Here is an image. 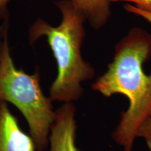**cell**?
Segmentation results:
<instances>
[{"mask_svg": "<svg viewBox=\"0 0 151 151\" xmlns=\"http://www.w3.org/2000/svg\"><path fill=\"white\" fill-rule=\"evenodd\" d=\"M7 27L6 24L0 58V101L13 104L20 110L29 126L36 150L43 151L49 144L56 111L53 110L51 99L41 90L39 71L28 74L15 66L9 46Z\"/></svg>", "mask_w": 151, "mask_h": 151, "instance_id": "cell-3", "label": "cell"}, {"mask_svg": "<svg viewBox=\"0 0 151 151\" xmlns=\"http://www.w3.org/2000/svg\"><path fill=\"white\" fill-rule=\"evenodd\" d=\"M124 9L127 12L141 17V18H143L145 20H146L147 22L151 24V14H150V13L141 10V9L137 8L134 6L132 4L124 5Z\"/></svg>", "mask_w": 151, "mask_h": 151, "instance_id": "cell-9", "label": "cell"}, {"mask_svg": "<svg viewBox=\"0 0 151 151\" xmlns=\"http://www.w3.org/2000/svg\"><path fill=\"white\" fill-rule=\"evenodd\" d=\"M0 151H37L30 135L20 129L7 102L0 101Z\"/></svg>", "mask_w": 151, "mask_h": 151, "instance_id": "cell-5", "label": "cell"}, {"mask_svg": "<svg viewBox=\"0 0 151 151\" xmlns=\"http://www.w3.org/2000/svg\"><path fill=\"white\" fill-rule=\"evenodd\" d=\"M10 0H0V17L6 16L7 4Z\"/></svg>", "mask_w": 151, "mask_h": 151, "instance_id": "cell-10", "label": "cell"}, {"mask_svg": "<svg viewBox=\"0 0 151 151\" xmlns=\"http://www.w3.org/2000/svg\"><path fill=\"white\" fill-rule=\"evenodd\" d=\"M94 29L102 28L111 16L109 0H71Z\"/></svg>", "mask_w": 151, "mask_h": 151, "instance_id": "cell-6", "label": "cell"}, {"mask_svg": "<svg viewBox=\"0 0 151 151\" xmlns=\"http://www.w3.org/2000/svg\"><path fill=\"white\" fill-rule=\"evenodd\" d=\"M55 4L62 16L59 25L54 27L39 19L29 28V39L32 43L46 37L56 60L58 75L49 90V98L52 101L73 103L83 94L82 83L92 80L95 69L81 54L86 37L84 16L71 0H60Z\"/></svg>", "mask_w": 151, "mask_h": 151, "instance_id": "cell-2", "label": "cell"}, {"mask_svg": "<svg viewBox=\"0 0 151 151\" xmlns=\"http://www.w3.org/2000/svg\"><path fill=\"white\" fill-rule=\"evenodd\" d=\"M4 28L0 27V58H1V50H2L3 38H4Z\"/></svg>", "mask_w": 151, "mask_h": 151, "instance_id": "cell-11", "label": "cell"}, {"mask_svg": "<svg viewBox=\"0 0 151 151\" xmlns=\"http://www.w3.org/2000/svg\"><path fill=\"white\" fill-rule=\"evenodd\" d=\"M138 138L142 139L146 143L148 150L151 151V109L139 128L137 132Z\"/></svg>", "mask_w": 151, "mask_h": 151, "instance_id": "cell-7", "label": "cell"}, {"mask_svg": "<svg viewBox=\"0 0 151 151\" xmlns=\"http://www.w3.org/2000/svg\"><path fill=\"white\" fill-rule=\"evenodd\" d=\"M151 58V33L132 27L116 43L107 69L94 81L92 89L106 97L122 94L129 101L111 134L122 151H133L137 132L151 109V71L143 65Z\"/></svg>", "mask_w": 151, "mask_h": 151, "instance_id": "cell-1", "label": "cell"}, {"mask_svg": "<svg viewBox=\"0 0 151 151\" xmlns=\"http://www.w3.org/2000/svg\"><path fill=\"white\" fill-rule=\"evenodd\" d=\"M111 3L129 2L134 4V6L151 14V0H109Z\"/></svg>", "mask_w": 151, "mask_h": 151, "instance_id": "cell-8", "label": "cell"}, {"mask_svg": "<svg viewBox=\"0 0 151 151\" xmlns=\"http://www.w3.org/2000/svg\"><path fill=\"white\" fill-rule=\"evenodd\" d=\"M76 112L73 103H63L57 109L49 136V151H79L76 145Z\"/></svg>", "mask_w": 151, "mask_h": 151, "instance_id": "cell-4", "label": "cell"}]
</instances>
